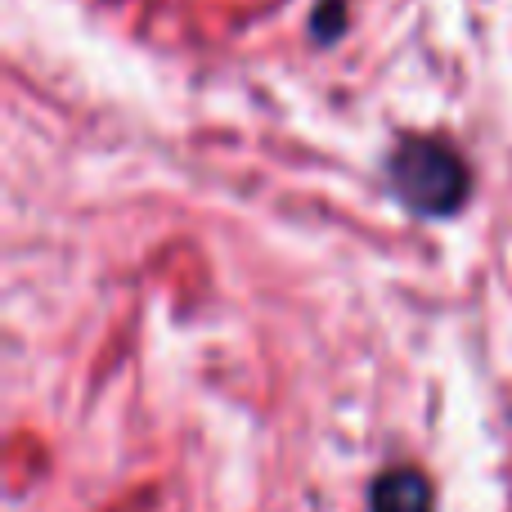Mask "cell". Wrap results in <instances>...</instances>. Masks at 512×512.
Wrapping results in <instances>:
<instances>
[{
    "label": "cell",
    "mask_w": 512,
    "mask_h": 512,
    "mask_svg": "<svg viewBox=\"0 0 512 512\" xmlns=\"http://www.w3.org/2000/svg\"><path fill=\"white\" fill-rule=\"evenodd\" d=\"M391 185L414 212L450 216L468 198V167L445 140L409 135L391 153Z\"/></svg>",
    "instance_id": "cell-1"
},
{
    "label": "cell",
    "mask_w": 512,
    "mask_h": 512,
    "mask_svg": "<svg viewBox=\"0 0 512 512\" xmlns=\"http://www.w3.org/2000/svg\"><path fill=\"white\" fill-rule=\"evenodd\" d=\"M369 512H436V499L418 468H391L373 481Z\"/></svg>",
    "instance_id": "cell-2"
}]
</instances>
